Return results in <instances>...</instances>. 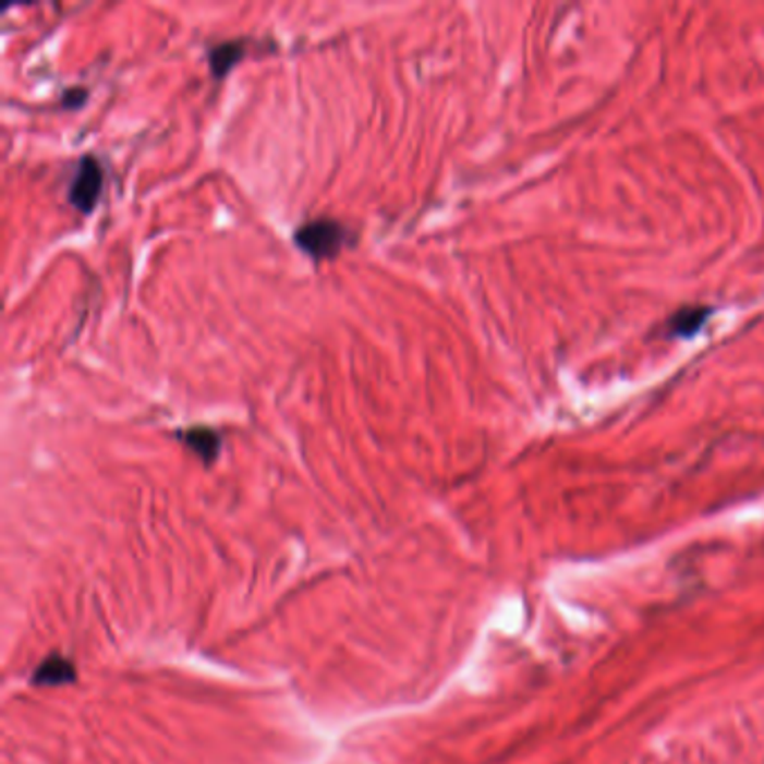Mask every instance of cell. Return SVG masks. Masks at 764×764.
<instances>
[{
	"label": "cell",
	"mask_w": 764,
	"mask_h": 764,
	"mask_svg": "<svg viewBox=\"0 0 764 764\" xmlns=\"http://www.w3.org/2000/svg\"><path fill=\"white\" fill-rule=\"evenodd\" d=\"M352 243V231L335 218H316L294 231V245L312 260L337 258Z\"/></svg>",
	"instance_id": "1"
},
{
	"label": "cell",
	"mask_w": 764,
	"mask_h": 764,
	"mask_svg": "<svg viewBox=\"0 0 764 764\" xmlns=\"http://www.w3.org/2000/svg\"><path fill=\"white\" fill-rule=\"evenodd\" d=\"M101 191H104V167L99 165V159L95 155H84L76 162V169L68 189L70 205L82 214H93L97 209Z\"/></svg>",
	"instance_id": "2"
},
{
	"label": "cell",
	"mask_w": 764,
	"mask_h": 764,
	"mask_svg": "<svg viewBox=\"0 0 764 764\" xmlns=\"http://www.w3.org/2000/svg\"><path fill=\"white\" fill-rule=\"evenodd\" d=\"M178 439L205 464H214L222 453V433L211 426H191L178 430Z\"/></svg>",
	"instance_id": "3"
},
{
	"label": "cell",
	"mask_w": 764,
	"mask_h": 764,
	"mask_svg": "<svg viewBox=\"0 0 764 764\" xmlns=\"http://www.w3.org/2000/svg\"><path fill=\"white\" fill-rule=\"evenodd\" d=\"M74 679H76V668L63 655H50L48 659L38 664V668L32 675L34 687H41V689L65 687V683H72Z\"/></svg>",
	"instance_id": "4"
},
{
	"label": "cell",
	"mask_w": 764,
	"mask_h": 764,
	"mask_svg": "<svg viewBox=\"0 0 764 764\" xmlns=\"http://www.w3.org/2000/svg\"><path fill=\"white\" fill-rule=\"evenodd\" d=\"M247 41L243 38H235V41H222L216 48L209 50V70L216 78H225L240 61L245 59Z\"/></svg>",
	"instance_id": "5"
},
{
	"label": "cell",
	"mask_w": 764,
	"mask_h": 764,
	"mask_svg": "<svg viewBox=\"0 0 764 764\" xmlns=\"http://www.w3.org/2000/svg\"><path fill=\"white\" fill-rule=\"evenodd\" d=\"M706 316H708V310L704 307H687L670 318V330L677 337H691L704 324Z\"/></svg>",
	"instance_id": "6"
},
{
	"label": "cell",
	"mask_w": 764,
	"mask_h": 764,
	"mask_svg": "<svg viewBox=\"0 0 764 764\" xmlns=\"http://www.w3.org/2000/svg\"><path fill=\"white\" fill-rule=\"evenodd\" d=\"M88 101V90L86 88H68L61 97L63 108H82Z\"/></svg>",
	"instance_id": "7"
}]
</instances>
